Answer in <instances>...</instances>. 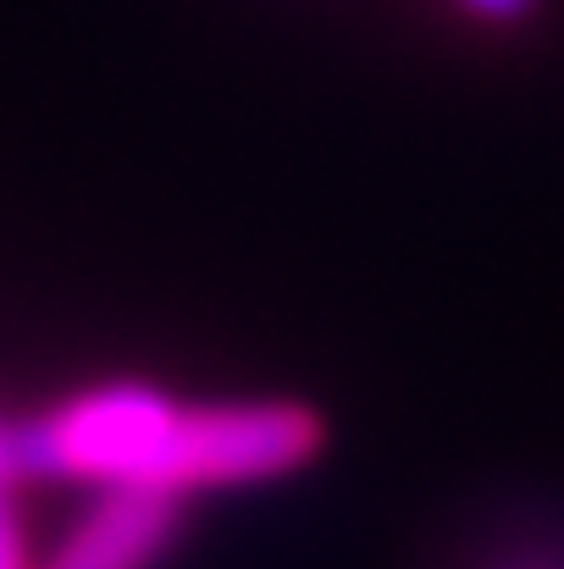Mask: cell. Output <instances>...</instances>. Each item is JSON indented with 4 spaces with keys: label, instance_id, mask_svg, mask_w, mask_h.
<instances>
[{
    "label": "cell",
    "instance_id": "6da1fadb",
    "mask_svg": "<svg viewBox=\"0 0 564 569\" xmlns=\"http://www.w3.org/2000/svg\"><path fill=\"white\" fill-rule=\"evenodd\" d=\"M178 492L161 487H95L83 520L61 537L44 569H150L184 526Z\"/></svg>",
    "mask_w": 564,
    "mask_h": 569
},
{
    "label": "cell",
    "instance_id": "7a4b0ae2",
    "mask_svg": "<svg viewBox=\"0 0 564 569\" xmlns=\"http://www.w3.org/2000/svg\"><path fill=\"white\" fill-rule=\"evenodd\" d=\"M0 569H28L22 565V531L11 515V487H0Z\"/></svg>",
    "mask_w": 564,
    "mask_h": 569
},
{
    "label": "cell",
    "instance_id": "3957f363",
    "mask_svg": "<svg viewBox=\"0 0 564 569\" xmlns=\"http://www.w3.org/2000/svg\"><path fill=\"white\" fill-rule=\"evenodd\" d=\"M454 6L482 17V22H521V17H532L537 0H454Z\"/></svg>",
    "mask_w": 564,
    "mask_h": 569
},
{
    "label": "cell",
    "instance_id": "277c9868",
    "mask_svg": "<svg viewBox=\"0 0 564 569\" xmlns=\"http://www.w3.org/2000/svg\"><path fill=\"white\" fill-rule=\"evenodd\" d=\"M504 569H564V559H554V553H548V559H543V553H526V559H509Z\"/></svg>",
    "mask_w": 564,
    "mask_h": 569
}]
</instances>
